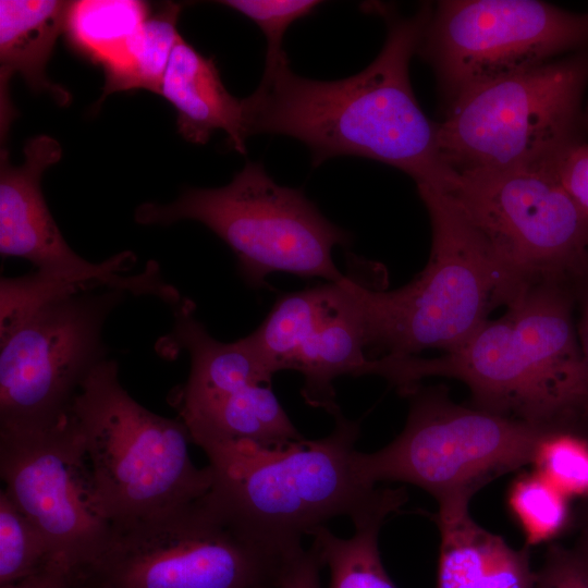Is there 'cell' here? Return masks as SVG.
Instances as JSON below:
<instances>
[{"label": "cell", "instance_id": "cell-1", "mask_svg": "<svg viewBox=\"0 0 588 588\" xmlns=\"http://www.w3.org/2000/svg\"><path fill=\"white\" fill-rule=\"evenodd\" d=\"M376 7L388 25L377 58L339 81L301 77L289 61L265 70L246 98L250 135L294 137L309 148L314 167L339 156L365 157L405 172L417 187L444 193L457 174L442 160L438 123L422 111L409 79L431 4L411 17Z\"/></svg>", "mask_w": 588, "mask_h": 588}, {"label": "cell", "instance_id": "cell-2", "mask_svg": "<svg viewBox=\"0 0 588 588\" xmlns=\"http://www.w3.org/2000/svg\"><path fill=\"white\" fill-rule=\"evenodd\" d=\"M574 309L571 285L537 284L456 350L432 358H375L368 375L404 396L426 378H453L468 387L473 406L588 436V380Z\"/></svg>", "mask_w": 588, "mask_h": 588}, {"label": "cell", "instance_id": "cell-3", "mask_svg": "<svg viewBox=\"0 0 588 588\" xmlns=\"http://www.w3.org/2000/svg\"><path fill=\"white\" fill-rule=\"evenodd\" d=\"M333 430L317 440L267 446L249 440L200 445L211 470V497L258 536L302 549L304 536L336 517L352 522L399 512L404 489L367 483L356 466L358 421L339 411Z\"/></svg>", "mask_w": 588, "mask_h": 588}, {"label": "cell", "instance_id": "cell-4", "mask_svg": "<svg viewBox=\"0 0 588 588\" xmlns=\"http://www.w3.org/2000/svg\"><path fill=\"white\" fill-rule=\"evenodd\" d=\"M258 536L209 493L113 525L75 575L84 588H278L304 552Z\"/></svg>", "mask_w": 588, "mask_h": 588}, {"label": "cell", "instance_id": "cell-5", "mask_svg": "<svg viewBox=\"0 0 588 588\" xmlns=\"http://www.w3.org/2000/svg\"><path fill=\"white\" fill-rule=\"evenodd\" d=\"M68 415L98 504L113 525L155 515L210 490V467L193 463L184 422L136 402L121 384L115 360L107 358L94 368Z\"/></svg>", "mask_w": 588, "mask_h": 588}, {"label": "cell", "instance_id": "cell-6", "mask_svg": "<svg viewBox=\"0 0 588 588\" xmlns=\"http://www.w3.org/2000/svg\"><path fill=\"white\" fill-rule=\"evenodd\" d=\"M417 191L430 218V257L421 272L396 290L363 283L367 353H373L372 358L454 351L503 305L499 274L477 232L448 194Z\"/></svg>", "mask_w": 588, "mask_h": 588}, {"label": "cell", "instance_id": "cell-7", "mask_svg": "<svg viewBox=\"0 0 588 588\" xmlns=\"http://www.w3.org/2000/svg\"><path fill=\"white\" fill-rule=\"evenodd\" d=\"M588 48L478 86L438 123L444 163L456 174L551 166L583 140Z\"/></svg>", "mask_w": 588, "mask_h": 588}, {"label": "cell", "instance_id": "cell-8", "mask_svg": "<svg viewBox=\"0 0 588 588\" xmlns=\"http://www.w3.org/2000/svg\"><path fill=\"white\" fill-rule=\"evenodd\" d=\"M134 218L144 225L204 224L230 247L241 277L254 289L269 287L273 272L333 282L345 278L332 250L347 246L350 233L303 191L277 184L260 162H247L222 187L188 188L170 204H142Z\"/></svg>", "mask_w": 588, "mask_h": 588}, {"label": "cell", "instance_id": "cell-9", "mask_svg": "<svg viewBox=\"0 0 588 588\" xmlns=\"http://www.w3.org/2000/svg\"><path fill=\"white\" fill-rule=\"evenodd\" d=\"M444 193L487 247L505 307L534 285L588 274V216L553 164L458 173Z\"/></svg>", "mask_w": 588, "mask_h": 588}, {"label": "cell", "instance_id": "cell-10", "mask_svg": "<svg viewBox=\"0 0 588 588\" xmlns=\"http://www.w3.org/2000/svg\"><path fill=\"white\" fill-rule=\"evenodd\" d=\"M400 434L382 449L357 451L369 485L400 481L430 493L439 505L467 501L493 479L531 465L549 431L454 402L443 385L412 389Z\"/></svg>", "mask_w": 588, "mask_h": 588}, {"label": "cell", "instance_id": "cell-11", "mask_svg": "<svg viewBox=\"0 0 588 588\" xmlns=\"http://www.w3.org/2000/svg\"><path fill=\"white\" fill-rule=\"evenodd\" d=\"M126 292L100 287L56 297L0 328V433L58 425L107 359L102 330Z\"/></svg>", "mask_w": 588, "mask_h": 588}, {"label": "cell", "instance_id": "cell-12", "mask_svg": "<svg viewBox=\"0 0 588 588\" xmlns=\"http://www.w3.org/2000/svg\"><path fill=\"white\" fill-rule=\"evenodd\" d=\"M588 48V13L538 0H444L431 4L418 52L446 106L492 81Z\"/></svg>", "mask_w": 588, "mask_h": 588}, {"label": "cell", "instance_id": "cell-13", "mask_svg": "<svg viewBox=\"0 0 588 588\" xmlns=\"http://www.w3.org/2000/svg\"><path fill=\"white\" fill-rule=\"evenodd\" d=\"M0 474L3 489L46 539L53 563L76 575L107 547L113 524L98 504L68 414L45 430L0 433Z\"/></svg>", "mask_w": 588, "mask_h": 588}, {"label": "cell", "instance_id": "cell-14", "mask_svg": "<svg viewBox=\"0 0 588 588\" xmlns=\"http://www.w3.org/2000/svg\"><path fill=\"white\" fill-rule=\"evenodd\" d=\"M363 281L345 275L341 281L279 296L260 326L247 335L274 375L294 370L304 377L305 402L335 415L333 382L362 376L369 362L362 305Z\"/></svg>", "mask_w": 588, "mask_h": 588}, {"label": "cell", "instance_id": "cell-15", "mask_svg": "<svg viewBox=\"0 0 588 588\" xmlns=\"http://www.w3.org/2000/svg\"><path fill=\"white\" fill-rule=\"evenodd\" d=\"M7 148L0 154V253L29 261L36 271L73 280L93 287L119 289L134 295L164 299L169 284L157 262L148 261L145 270L124 275L136 257L124 250L100 264L77 255L58 228L41 192V175L59 162L62 147L48 135L28 139L23 148L24 161L12 164Z\"/></svg>", "mask_w": 588, "mask_h": 588}, {"label": "cell", "instance_id": "cell-16", "mask_svg": "<svg viewBox=\"0 0 588 588\" xmlns=\"http://www.w3.org/2000/svg\"><path fill=\"white\" fill-rule=\"evenodd\" d=\"M436 588H535L530 548H512L470 516L469 502L439 505Z\"/></svg>", "mask_w": 588, "mask_h": 588}, {"label": "cell", "instance_id": "cell-17", "mask_svg": "<svg viewBox=\"0 0 588 588\" xmlns=\"http://www.w3.org/2000/svg\"><path fill=\"white\" fill-rule=\"evenodd\" d=\"M159 95L174 107L177 131L184 139L205 145L212 132L222 130L229 145L246 154V139L252 136L246 99L234 97L225 88L215 59L183 37L173 48Z\"/></svg>", "mask_w": 588, "mask_h": 588}, {"label": "cell", "instance_id": "cell-18", "mask_svg": "<svg viewBox=\"0 0 588 588\" xmlns=\"http://www.w3.org/2000/svg\"><path fill=\"white\" fill-rule=\"evenodd\" d=\"M71 1H0V134L5 144L15 109L9 84L19 74L28 88L48 95L58 106L71 102L70 93L47 76L46 68L60 34Z\"/></svg>", "mask_w": 588, "mask_h": 588}, {"label": "cell", "instance_id": "cell-19", "mask_svg": "<svg viewBox=\"0 0 588 588\" xmlns=\"http://www.w3.org/2000/svg\"><path fill=\"white\" fill-rule=\"evenodd\" d=\"M195 305L186 299L173 308L174 327L167 344L191 356L186 383L177 395L180 414L212 404L252 384H271L268 369L247 336L223 343L210 335L194 316Z\"/></svg>", "mask_w": 588, "mask_h": 588}, {"label": "cell", "instance_id": "cell-20", "mask_svg": "<svg viewBox=\"0 0 588 588\" xmlns=\"http://www.w3.org/2000/svg\"><path fill=\"white\" fill-rule=\"evenodd\" d=\"M180 419L199 446L230 440L279 446L304 439L271 384L266 383L248 385L205 407L180 414Z\"/></svg>", "mask_w": 588, "mask_h": 588}, {"label": "cell", "instance_id": "cell-21", "mask_svg": "<svg viewBox=\"0 0 588 588\" xmlns=\"http://www.w3.org/2000/svg\"><path fill=\"white\" fill-rule=\"evenodd\" d=\"M149 13V5L138 0L71 1L64 34L70 45L99 64L108 77L124 64Z\"/></svg>", "mask_w": 588, "mask_h": 588}, {"label": "cell", "instance_id": "cell-22", "mask_svg": "<svg viewBox=\"0 0 588 588\" xmlns=\"http://www.w3.org/2000/svg\"><path fill=\"white\" fill-rule=\"evenodd\" d=\"M388 513H376L353 523L354 534L341 538L326 526L311 531L322 565L329 569L328 588H396L379 551V532Z\"/></svg>", "mask_w": 588, "mask_h": 588}, {"label": "cell", "instance_id": "cell-23", "mask_svg": "<svg viewBox=\"0 0 588 588\" xmlns=\"http://www.w3.org/2000/svg\"><path fill=\"white\" fill-rule=\"evenodd\" d=\"M181 4L167 3L149 13L134 38L122 68L105 77L101 99L115 91L146 89L160 93L171 53L182 38L177 30Z\"/></svg>", "mask_w": 588, "mask_h": 588}, {"label": "cell", "instance_id": "cell-24", "mask_svg": "<svg viewBox=\"0 0 588 588\" xmlns=\"http://www.w3.org/2000/svg\"><path fill=\"white\" fill-rule=\"evenodd\" d=\"M506 503L529 548L552 541L569 523L568 497L536 470L511 482Z\"/></svg>", "mask_w": 588, "mask_h": 588}, {"label": "cell", "instance_id": "cell-25", "mask_svg": "<svg viewBox=\"0 0 588 588\" xmlns=\"http://www.w3.org/2000/svg\"><path fill=\"white\" fill-rule=\"evenodd\" d=\"M53 563L49 546L7 491H0V585L27 577Z\"/></svg>", "mask_w": 588, "mask_h": 588}, {"label": "cell", "instance_id": "cell-26", "mask_svg": "<svg viewBox=\"0 0 588 588\" xmlns=\"http://www.w3.org/2000/svg\"><path fill=\"white\" fill-rule=\"evenodd\" d=\"M531 465L567 497L588 498V437L549 431L539 441Z\"/></svg>", "mask_w": 588, "mask_h": 588}, {"label": "cell", "instance_id": "cell-27", "mask_svg": "<svg viewBox=\"0 0 588 588\" xmlns=\"http://www.w3.org/2000/svg\"><path fill=\"white\" fill-rule=\"evenodd\" d=\"M218 3L252 20L262 30L267 40L265 70L289 61L282 47L287 27L321 4L317 0H224Z\"/></svg>", "mask_w": 588, "mask_h": 588}, {"label": "cell", "instance_id": "cell-28", "mask_svg": "<svg viewBox=\"0 0 588 588\" xmlns=\"http://www.w3.org/2000/svg\"><path fill=\"white\" fill-rule=\"evenodd\" d=\"M535 588H588V534L572 547L552 544L536 572Z\"/></svg>", "mask_w": 588, "mask_h": 588}, {"label": "cell", "instance_id": "cell-29", "mask_svg": "<svg viewBox=\"0 0 588 588\" xmlns=\"http://www.w3.org/2000/svg\"><path fill=\"white\" fill-rule=\"evenodd\" d=\"M553 168L563 187L588 216V142L583 139L567 148Z\"/></svg>", "mask_w": 588, "mask_h": 588}, {"label": "cell", "instance_id": "cell-30", "mask_svg": "<svg viewBox=\"0 0 588 588\" xmlns=\"http://www.w3.org/2000/svg\"><path fill=\"white\" fill-rule=\"evenodd\" d=\"M321 566L320 558L311 544L294 562L278 588H321Z\"/></svg>", "mask_w": 588, "mask_h": 588}, {"label": "cell", "instance_id": "cell-31", "mask_svg": "<svg viewBox=\"0 0 588 588\" xmlns=\"http://www.w3.org/2000/svg\"><path fill=\"white\" fill-rule=\"evenodd\" d=\"M75 575L68 568L50 563L38 572L0 588H74Z\"/></svg>", "mask_w": 588, "mask_h": 588}, {"label": "cell", "instance_id": "cell-32", "mask_svg": "<svg viewBox=\"0 0 588 588\" xmlns=\"http://www.w3.org/2000/svg\"><path fill=\"white\" fill-rule=\"evenodd\" d=\"M572 291L578 310L576 330L588 380V274L575 281Z\"/></svg>", "mask_w": 588, "mask_h": 588}, {"label": "cell", "instance_id": "cell-33", "mask_svg": "<svg viewBox=\"0 0 588 588\" xmlns=\"http://www.w3.org/2000/svg\"><path fill=\"white\" fill-rule=\"evenodd\" d=\"M583 531L588 534V503L583 513Z\"/></svg>", "mask_w": 588, "mask_h": 588}, {"label": "cell", "instance_id": "cell-34", "mask_svg": "<svg viewBox=\"0 0 588 588\" xmlns=\"http://www.w3.org/2000/svg\"><path fill=\"white\" fill-rule=\"evenodd\" d=\"M74 588H84V587L79 586V585L75 581Z\"/></svg>", "mask_w": 588, "mask_h": 588}]
</instances>
